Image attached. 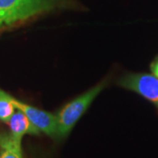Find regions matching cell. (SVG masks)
I'll list each match as a JSON object with an SVG mask.
<instances>
[{
  "mask_svg": "<svg viewBox=\"0 0 158 158\" xmlns=\"http://www.w3.org/2000/svg\"><path fill=\"white\" fill-rule=\"evenodd\" d=\"M106 85V82H102L92 89L80 95L74 100L68 103L56 115L57 135L56 137H65L72 130L74 126L85 113L92 101Z\"/></svg>",
  "mask_w": 158,
  "mask_h": 158,
  "instance_id": "obj_1",
  "label": "cell"
},
{
  "mask_svg": "<svg viewBox=\"0 0 158 158\" xmlns=\"http://www.w3.org/2000/svg\"><path fill=\"white\" fill-rule=\"evenodd\" d=\"M48 0H0V28L48 10Z\"/></svg>",
  "mask_w": 158,
  "mask_h": 158,
  "instance_id": "obj_2",
  "label": "cell"
},
{
  "mask_svg": "<svg viewBox=\"0 0 158 158\" xmlns=\"http://www.w3.org/2000/svg\"><path fill=\"white\" fill-rule=\"evenodd\" d=\"M9 98L15 108L25 113L27 117L30 119V121L40 130V132H42L50 137H56V115H54L51 113L38 109L26 103H23L14 98L11 95H9Z\"/></svg>",
  "mask_w": 158,
  "mask_h": 158,
  "instance_id": "obj_3",
  "label": "cell"
},
{
  "mask_svg": "<svg viewBox=\"0 0 158 158\" xmlns=\"http://www.w3.org/2000/svg\"><path fill=\"white\" fill-rule=\"evenodd\" d=\"M118 85L135 91L158 107V78L149 74H130L121 78Z\"/></svg>",
  "mask_w": 158,
  "mask_h": 158,
  "instance_id": "obj_4",
  "label": "cell"
},
{
  "mask_svg": "<svg viewBox=\"0 0 158 158\" xmlns=\"http://www.w3.org/2000/svg\"><path fill=\"white\" fill-rule=\"evenodd\" d=\"M7 124L10 127L11 136L18 141H21L23 136L27 134L34 135L40 134V130L30 121L27 115L19 110L13 113Z\"/></svg>",
  "mask_w": 158,
  "mask_h": 158,
  "instance_id": "obj_5",
  "label": "cell"
},
{
  "mask_svg": "<svg viewBox=\"0 0 158 158\" xmlns=\"http://www.w3.org/2000/svg\"><path fill=\"white\" fill-rule=\"evenodd\" d=\"M0 158H23L21 141L11 135L3 136L0 142Z\"/></svg>",
  "mask_w": 158,
  "mask_h": 158,
  "instance_id": "obj_6",
  "label": "cell"
},
{
  "mask_svg": "<svg viewBox=\"0 0 158 158\" xmlns=\"http://www.w3.org/2000/svg\"><path fill=\"white\" fill-rule=\"evenodd\" d=\"M15 106L9 98V94L0 90V120L7 124L15 113Z\"/></svg>",
  "mask_w": 158,
  "mask_h": 158,
  "instance_id": "obj_7",
  "label": "cell"
},
{
  "mask_svg": "<svg viewBox=\"0 0 158 158\" xmlns=\"http://www.w3.org/2000/svg\"><path fill=\"white\" fill-rule=\"evenodd\" d=\"M152 71L154 76H156L158 78V61H156L152 65Z\"/></svg>",
  "mask_w": 158,
  "mask_h": 158,
  "instance_id": "obj_8",
  "label": "cell"
},
{
  "mask_svg": "<svg viewBox=\"0 0 158 158\" xmlns=\"http://www.w3.org/2000/svg\"><path fill=\"white\" fill-rule=\"evenodd\" d=\"M2 137L3 136H1V135H0V142H1V140H2Z\"/></svg>",
  "mask_w": 158,
  "mask_h": 158,
  "instance_id": "obj_9",
  "label": "cell"
}]
</instances>
